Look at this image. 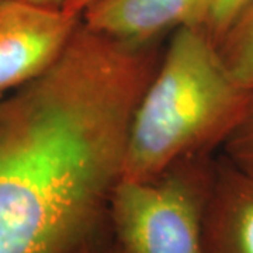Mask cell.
I'll list each match as a JSON object with an SVG mask.
<instances>
[{"label": "cell", "instance_id": "cell-1", "mask_svg": "<svg viewBox=\"0 0 253 253\" xmlns=\"http://www.w3.org/2000/svg\"><path fill=\"white\" fill-rule=\"evenodd\" d=\"M162 58L83 21L41 76L0 97V253L99 241L136 106Z\"/></svg>", "mask_w": 253, "mask_h": 253}, {"label": "cell", "instance_id": "cell-2", "mask_svg": "<svg viewBox=\"0 0 253 253\" xmlns=\"http://www.w3.org/2000/svg\"><path fill=\"white\" fill-rule=\"evenodd\" d=\"M248 97L201 28H177L131 120L121 180H151L222 148Z\"/></svg>", "mask_w": 253, "mask_h": 253}, {"label": "cell", "instance_id": "cell-3", "mask_svg": "<svg viewBox=\"0 0 253 253\" xmlns=\"http://www.w3.org/2000/svg\"><path fill=\"white\" fill-rule=\"evenodd\" d=\"M215 161L200 155L146 181L120 180L109 222L120 253H204L203 221Z\"/></svg>", "mask_w": 253, "mask_h": 253}, {"label": "cell", "instance_id": "cell-4", "mask_svg": "<svg viewBox=\"0 0 253 253\" xmlns=\"http://www.w3.org/2000/svg\"><path fill=\"white\" fill-rule=\"evenodd\" d=\"M81 16L26 0H0V97L45 73L71 44Z\"/></svg>", "mask_w": 253, "mask_h": 253}, {"label": "cell", "instance_id": "cell-5", "mask_svg": "<svg viewBox=\"0 0 253 253\" xmlns=\"http://www.w3.org/2000/svg\"><path fill=\"white\" fill-rule=\"evenodd\" d=\"M211 0H94L82 21L91 31L134 45L158 42L168 31L199 27Z\"/></svg>", "mask_w": 253, "mask_h": 253}, {"label": "cell", "instance_id": "cell-6", "mask_svg": "<svg viewBox=\"0 0 253 253\" xmlns=\"http://www.w3.org/2000/svg\"><path fill=\"white\" fill-rule=\"evenodd\" d=\"M204 253H253V174L215 161L203 221Z\"/></svg>", "mask_w": 253, "mask_h": 253}, {"label": "cell", "instance_id": "cell-7", "mask_svg": "<svg viewBox=\"0 0 253 253\" xmlns=\"http://www.w3.org/2000/svg\"><path fill=\"white\" fill-rule=\"evenodd\" d=\"M218 52L235 82L253 89V0L238 14L218 42Z\"/></svg>", "mask_w": 253, "mask_h": 253}, {"label": "cell", "instance_id": "cell-8", "mask_svg": "<svg viewBox=\"0 0 253 253\" xmlns=\"http://www.w3.org/2000/svg\"><path fill=\"white\" fill-rule=\"evenodd\" d=\"M222 149L224 158L239 169L253 174V89L249 90L242 117L226 138Z\"/></svg>", "mask_w": 253, "mask_h": 253}, {"label": "cell", "instance_id": "cell-9", "mask_svg": "<svg viewBox=\"0 0 253 253\" xmlns=\"http://www.w3.org/2000/svg\"><path fill=\"white\" fill-rule=\"evenodd\" d=\"M251 0H211L199 27L218 45L226 30Z\"/></svg>", "mask_w": 253, "mask_h": 253}, {"label": "cell", "instance_id": "cell-10", "mask_svg": "<svg viewBox=\"0 0 253 253\" xmlns=\"http://www.w3.org/2000/svg\"><path fill=\"white\" fill-rule=\"evenodd\" d=\"M91 1H94V0H68L62 10L72 16H82L83 10L86 9Z\"/></svg>", "mask_w": 253, "mask_h": 253}, {"label": "cell", "instance_id": "cell-11", "mask_svg": "<svg viewBox=\"0 0 253 253\" xmlns=\"http://www.w3.org/2000/svg\"><path fill=\"white\" fill-rule=\"evenodd\" d=\"M79 253H120L118 252L117 246L114 245V242H111L110 245L100 244L99 241L94 244L86 246L84 249H82Z\"/></svg>", "mask_w": 253, "mask_h": 253}, {"label": "cell", "instance_id": "cell-12", "mask_svg": "<svg viewBox=\"0 0 253 253\" xmlns=\"http://www.w3.org/2000/svg\"><path fill=\"white\" fill-rule=\"evenodd\" d=\"M26 1L40 4V6H45V7H52V9H62L68 0H26Z\"/></svg>", "mask_w": 253, "mask_h": 253}]
</instances>
